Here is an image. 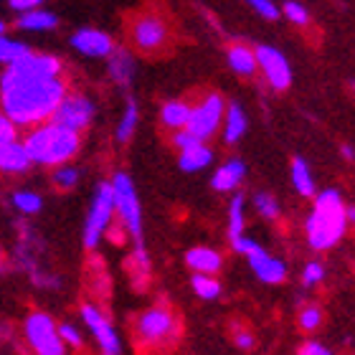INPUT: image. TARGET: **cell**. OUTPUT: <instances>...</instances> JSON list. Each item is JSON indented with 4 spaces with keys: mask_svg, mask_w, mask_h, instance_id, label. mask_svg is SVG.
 <instances>
[{
    "mask_svg": "<svg viewBox=\"0 0 355 355\" xmlns=\"http://www.w3.org/2000/svg\"><path fill=\"white\" fill-rule=\"evenodd\" d=\"M79 315H82V322L87 325L92 338L96 340L99 353L102 355H122V338H119L117 327L112 325V320L107 318L96 304L84 302Z\"/></svg>",
    "mask_w": 355,
    "mask_h": 355,
    "instance_id": "cell-11",
    "label": "cell"
},
{
    "mask_svg": "<svg viewBox=\"0 0 355 355\" xmlns=\"http://www.w3.org/2000/svg\"><path fill=\"white\" fill-rule=\"evenodd\" d=\"M284 15H287V21H292L295 26H307L310 23V13H307V8L295 3V0H289L284 3Z\"/></svg>",
    "mask_w": 355,
    "mask_h": 355,
    "instance_id": "cell-35",
    "label": "cell"
},
{
    "mask_svg": "<svg viewBox=\"0 0 355 355\" xmlns=\"http://www.w3.org/2000/svg\"><path fill=\"white\" fill-rule=\"evenodd\" d=\"M107 71H110V79L117 87H130L135 82V74H137V64H135V56L122 46H114V51L107 56Z\"/></svg>",
    "mask_w": 355,
    "mask_h": 355,
    "instance_id": "cell-16",
    "label": "cell"
},
{
    "mask_svg": "<svg viewBox=\"0 0 355 355\" xmlns=\"http://www.w3.org/2000/svg\"><path fill=\"white\" fill-rule=\"evenodd\" d=\"M3 33H6V23L0 21V36H3Z\"/></svg>",
    "mask_w": 355,
    "mask_h": 355,
    "instance_id": "cell-44",
    "label": "cell"
},
{
    "mask_svg": "<svg viewBox=\"0 0 355 355\" xmlns=\"http://www.w3.org/2000/svg\"><path fill=\"white\" fill-rule=\"evenodd\" d=\"M244 178H246L244 160L231 157V160H226L223 165H218V171L211 178V185H214V191H218V193H234L239 185L244 183Z\"/></svg>",
    "mask_w": 355,
    "mask_h": 355,
    "instance_id": "cell-17",
    "label": "cell"
},
{
    "mask_svg": "<svg viewBox=\"0 0 355 355\" xmlns=\"http://www.w3.org/2000/svg\"><path fill=\"white\" fill-rule=\"evenodd\" d=\"M23 145L28 150L33 165L41 168H56V165L71 163L82 150V135L71 132L56 122H41L36 127H28L23 137Z\"/></svg>",
    "mask_w": 355,
    "mask_h": 355,
    "instance_id": "cell-4",
    "label": "cell"
},
{
    "mask_svg": "<svg viewBox=\"0 0 355 355\" xmlns=\"http://www.w3.org/2000/svg\"><path fill=\"white\" fill-rule=\"evenodd\" d=\"M244 259L252 266L254 277L259 282H264V284H282V282H287V274H289L287 261L269 254L261 244L246 254Z\"/></svg>",
    "mask_w": 355,
    "mask_h": 355,
    "instance_id": "cell-13",
    "label": "cell"
},
{
    "mask_svg": "<svg viewBox=\"0 0 355 355\" xmlns=\"http://www.w3.org/2000/svg\"><path fill=\"white\" fill-rule=\"evenodd\" d=\"M196 142H203V140L193 137L188 130H175V132H173V145H175L178 153H180V150H185V148H191V145H196Z\"/></svg>",
    "mask_w": 355,
    "mask_h": 355,
    "instance_id": "cell-39",
    "label": "cell"
},
{
    "mask_svg": "<svg viewBox=\"0 0 355 355\" xmlns=\"http://www.w3.org/2000/svg\"><path fill=\"white\" fill-rule=\"evenodd\" d=\"M82 180V171L71 163H64V165H56L51 168V185L56 191H74L76 185Z\"/></svg>",
    "mask_w": 355,
    "mask_h": 355,
    "instance_id": "cell-29",
    "label": "cell"
},
{
    "mask_svg": "<svg viewBox=\"0 0 355 355\" xmlns=\"http://www.w3.org/2000/svg\"><path fill=\"white\" fill-rule=\"evenodd\" d=\"M59 26V18L53 13H49V10H26V13H21V18H18V28L23 31H51Z\"/></svg>",
    "mask_w": 355,
    "mask_h": 355,
    "instance_id": "cell-27",
    "label": "cell"
},
{
    "mask_svg": "<svg viewBox=\"0 0 355 355\" xmlns=\"http://www.w3.org/2000/svg\"><path fill=\"white\" fill-rule=\"evenodd\" d=\"M23 338L28 343L33 355H69L67 343L61 340L59 322L49 312H31L23 320Z\"/></svg>",
    "mask_w": 355,
    "mask_h": 355,
    "instance_id": "cell-7",
    "label": "cell"
},
{
    "mask_svg": "<svg viewBox=\"0 0 355 355\" xmlns=\"http://www.w3.org/2000/svg\"><path fill=\"white\" fill-rule=\"evenodd\" d=\"M13 140H18V125L8 117L6 112L0 110V148L8 145V142H13Z\"/></svg>",
    "mask_w": 355,
    "mask_h": 355,
    "instance_id": "cell-36",
    "label": "cell"
},
{
    "mask_svg": "<svg viewBox=\"0 0 355 355\" xmlns=\"http://www.w3.org/2000/svg\"><path fill=\"white\" fill-rule=\"evenodd\" d=\"M69 84L64 76H15L3 71L0 76V110L21 127H36L49 122Z\"/></svg>",
    "mask_w": 355,
    "mask_h": 355,
    "instance_id": "cell-1",
    "label": "cell"
},
{
    "mask_svg": "<svg viewBox=\"0 0 355 355\" xmlns=\"http://www.w3.org/2000/svg\"><path fill=\"white\" fill-rule=\"evenodd\" d=\"M132 333H135V340L140 343L142 348L163 350L178 340L180 325H178L175 312L168 304H155V307L142 310L135 318Z\"/></svg>",
    "mask_w": 355,
    "mask_h": 355,
    "instance_id": "cell-5",
    "label": "cell"
},
{
    "mask_svg": "<svg viewBox=\"0 0 355 355\" xmlns=\"http://www.w3.org/2000/svg\"><path fill=\"white\" fill-rule=\"evenodd\" d=\"M322 307L320 304H304L302 310L297 312V327L302 330V333H315L322 327Z\"/></svg>",
    "mask_w": 355,
    "mask_h": 355,
    "instance_id": "cell-31",
    "label": "cell"
},
{
    "mask_svg": "<svg viewBox=\"0 0 355 355\" xmlns=\"http://www.w3.org/2000/svg\"><path fill=\"white\" fill-rule=\"evenodd\" d=\"M254 53H257V64H259L266 84L274 92H287L292 84V69H289L287 56L274 46H257Z\"/></svg>",
    "mask_w": 355,
    "mask_h": 355,
    "instance_id": "cell-12",
    "label": "cell"
},
{
    "mask_svg": "<svg viewBox=\"0 0 355 355\" xmlns=\"http://www.w3.org/2000/svg\"><path fill=\"white\" fill-rule=\"evenodd\" d=\"M59 335L61 340L67 343V348H82L84 345V335L74 322H59Z\"/></svg>",
    "mask_w": 355,
    "mask_h": 355,
    "instance_id": "cell-34",
    "label": "cell"
},
{
    "mask_svg": "<svg viewBox=\"0 0 355 355\" xmlns=\"http://www.w3.org/2000/svg\"><path fill=\"white\" fill-rule=\"evenodd\" d=\"M130 41L137 51L157 53L171 41V28H168L165 18H160L157 13H140L130 23Z\"/></svg>",
    "mask_w": 355,
    "mask_h": 355,
    "instance_id": "cell-9",
    "label": "cell"
},
{
    "mask_svg": "<svg viewBox=\"0 0 355 355\" xmlns=\"http://www.w3.org/2000/svg\"><path fill=\"white\" fill-rule=\"evenodd\" d=\"M31 49L26 44H21V41H13V38H6L0 36V64H13V61H18L21 56H26Z\"/></svg>",
    "mask_w": 355,
    "mask_h": 355,
    "instance_id": "cell-32",
    "label": "cell"
},
{
    "mask_svg": "<svg viewBox=\"0 0 355 355\" xmlns=\"http://www.w3.org/2000/svg\"><path fill=\"white\" fill-rule=\"evenodd\" d=\"M246 127H249V119H246L244 107L239 102L226 104V112H223V122H221V137L226 145H236L241 137L246 135Z\"/></svg>",
    "mask_w": 355,
    "mask_h": 355,
    "instance_id": "cell-18",
    "label": "cell"
},
{
    "mask_svg": "<svg viewBox=\"0 0 355 355\" xmlns=\"http://www.w3.org/2000/svg\"><path fill=\"white\" fill-rule=\"evenodd\" d=\"M94 114H96V107L87 94H82V92H67V96L61 99V104L51 114V122L67 127L71 132L82 135L92 125Z\"/></svg>",
    "mask_w": 355,
    "mask_h": 355,
    "instance_id": "cell-10",
    "label": "cell"
},
{
    "mask_svg": "<svg viewBox=\"0 0 355 355\" xmlns=\"http://www.w3.org/2000/svg\"><path fill=\"white\" fill-rule=\"evenodd\" d=\"M246 231V196L244 193H234L229 203V241L244 236Z\"/></svg>",
    "mask_w": 355,
    "mask_h": 355,
    "instance_id": "cell-25",
    "label": "cell"
},
{
    "mask_svg": "<svg viewBox=\"0 0 355 355\" xmlns=\"http://www.w3.org/2000/svg\"><path fill=\"white\" fill-rule=\"evenodd\" d=\"M137 125H140V107H137L135 99H127L125 112H122V117H119L117 127H114V140L119 145H127L137 132Z\"/></svg>",
    "mask_w": 355,
    "mask_h": 355,
    "instance_id": "cell-24",
    "label": "cell"
},
{
    "mask_svg": "<svg viewBox=\"0 0 355 355\" xmlns=\"http://www.w3.org/2000/svg\"><path fill=\"white\" fill-rule=\"evenodd\" d=\"M348 231V216H345V200L340 191L327 188L315 193L312 211L304 221V236L312 252H330L340 244V239Z\"/></svg>",
    "mask_w": 355,
    "mask_h": 355,
    "instance_id": "cell-3",
    "label": "cell"
},
{
    "mask_svg": "<svg viewBox=\"0 0 355 355\" xmlns=\"http://www.w3.org/2000/svg\"><path fill=\"white\" fill-rule=\"evenodd\" d=\"M300 279H302V287H307V289L320 287L322 279H325V264H322V261H307V264L302 266Z\"/></svg>",
    "mask_w": 355,
    "mask_h": 355,
    "instance_id": "cell-33",
    "label": "cell"
},
{
    "mask_svg": "<svg viewBox=\"0 0 355 355\" xmlns=\"http://www.w3.org/2000/svg\"><path fill=\"white\" fill-rule=\"evenodd\" d=\"M41 3H44V0H8V6L13 8V10H18V13H26V10H36Z\"/></svg>",
    "mask_w": 355,
    "mask_h": 355,
    "instance_id": "cell-41",
    "label": "cell"
},
{
    "mask_svg": "<svg viewBox=\"0 0 355 355\" xmlns=\"http://www.w3.org/2000/svg\"><path fill=\"white\" fill-rule=\"evenodd\" d=\"M289 178H292V188H295L302 198H315L318 193V185H315V175H312V168L304 157L297 155L289 165Z\"/></svg>",
    "mask_w": 355,
    "mask_h": 355,
    "instance_id": "cell-22",
    "label": "cell"
},
{
    "mask_svg": "<svg viewBox=\"0 0 355 355\" xmlns=\"http://www.w3.org/2000/svg\"><path fill=\"white\" fill-rule=\"evenodd\" d=\"M246 3L252 6L254 13H259L266 21H277L279 18V8L274 6L272 0H246Z\"/></svg>",
    "mask_w": 355,
    "mask_h": 355,
    "instance_id": "cell-38",
    "label": "cell"
},
{
    "mask_svg": "<svg viewBox=\"0 0 355 355\" xmlns=\"http://www.w3.org/2000/svg\"><path fill=\"white\" fill-rule=\"evenodd\" d=\"M191 287L196 292V297L203 300V302H216L223 295V284L216 279L214 274H193Z\"/></svg>",
    "mask_w": 355,
    "mask_h": 355,
    "instance_id": "cell-26",
    "label": "cell"
},
{
    "mask_svg": "<svg viewBox=\"0 0 355 355\" xmlns=\"http://www.w3.org/2000/svg\"><path fill=\"white\" fill-rule=\"evenodd\" d=\"M297 355H333V350L327 348V345H322V343H318V340H307V343L300 345Z\"/></svg>",
    "mask_w": 355,
    "mask_h": 355,
    "instance_id": "cell-40",
    "label": "cell"
},
{
    "mask_svg": "<svg viewBox=\"0 0 355 355\" xmlns=\"http://www.w3.org/2000/svg\"><path fill=\"white\" fill-rule=\"evenodd\" d=\"M231 340L239 350H252L254 348V333L246 330L244 325H234L231 327Z\"/></svg>",
    "mask_w": 355,
    "mask_h": 355,
    "instance_id": "cell-37",
    "label": "cell"
},
{
    "mask_svg": "<svg viewBox=\"0 0 355 355\" xmlns=\"http://www.w3.org/2000/svg\"><path fill=\"white\" fill-rule=\"evenodd\" d=\"M110 185L114 196V216L125 229L127 239L132 241V257H130L132 277L140 282V287H145L150 279V257L145 249V223H142V203L137 198V188L125 171L114 173Z\"/></svg>",
    "mask_w": 355,
    "mask_h": 355,
    "instance_id": "cell-2",
    "label": "cell"
},
{
    "mask_svg": "<svg viewBox=\"0 0 355 355\" xmlns=\"http://www.w3.org/2000/svg\"><path fill=\"white\" fill-rule=\"evenodd\" d=\"M252 206L254 211L264 218V221H277L282 214V206H279V200L274 198L272 193H266V191H257L252 196Z\"/></svg>",
    "mask_w": 355,
    "mask_h": 355,
    "instance_id": "cell-30",
    "label": "cell"
},
{
    "mask_svg": "<svg viewBox=\"0 0 355 355\" xmlns=\"http://www.w3.org/2000/svg\"><path fill=\"white\" fill-rule=\"evenodd\" d=\"M33 168L28 150L23 140H13L0 148V173L3 175H26Z\"/></svg>",
    "mask_w": 355,
    "mask_h": 355,
    "instance_id": "cell-15",
    "label": "cell"
},
{
    "mask_svg": "<svg viewBox=\"0 0 355 355\" xmlns=\"http://www.w3.org/2000/svg\"><path fill=\"white\" fill-rule=\"evenodd\" d=\"M223 112H226V99L221 94L211 92L200 102L191 104V117H188L185 130L203 142L214 140L216 135H218V130H221Z\"/></svg>",
    "mask_w": 355,
    "mask_h": 355,
    "instance_id": "cell-8",
    "label": "cell"
},
{
    "mask_svg": "<svg viewBox=\"0 0 355 355\" xmlns=\"http://www.w3.org/2000/svg\"><path fill=\"white\" fill-rule=\"evenodd\" d=\"M112 223H114V196H112V185L107 180H102V183H96L94 196H92V203H89L87 211V221H84V249L94 252L96 246L102 244V239L107 236Z\"/></svg>",
    "mask_w": 355,
    "mask_h": 355,
    "instance_id": "cell-6",
    "label": "cell"
},
{
    "mask_svg": "<svg viewBox=\"0 0 355 355\" xmlns=\"http://www.w3.org/2000/svg\"><path fill=\"white\" fill-rule=\"evenodd\" d=\"M188 117H191V104L183 102V99H171V102H165L163 107H160V122H163V127H168L171 132L185 130Z\"/></svg>",
    "mask_w": 355,
    "mask_h": 355,
    "instance_id": "cell-23",
    "label": "cell"
},
{
    "mask_svg": "<svg viewBox=\"0 0 355 355\" xmlns=\"http://www.w3.org/2000/svg\"><path fill=\"white\" fill-rule=\"evenodd\" d=\"M340 155L348 160V163H353L355 160V148H350V145H340Z\"/></svg>",
    "mask_w": 355,
    "mask_h": 355,
    "instance_id": "cell-42",
    "label": "cell"
},
{
    "mask_svg": "<svg viewBox=\"0 0 355 355\" xmlns=\"http://www.w3.org/2000/svg\"><path fill=\"white\" fill-rule=\"evenodd\" d=\"M185 264L193 274H218L223 266L221 252H216L211 246H193L191 252L185 254Z\"/></svg>",
    "mask_w": 355,
    "mask_h": 355,
    "instance_id": "cell-19",
    "label": "cell"
},
{
    "mask_svg": "<svg viewBox=\"0 0 355 355\" xmlns=\"http://www.w3.org/2000/svg\"><path fill=\"white\" fill-rule=\"evenodd\" d=\"M71 46L76 51L89 56V59H107L112 51H114V41H112L110 33L96 28H82L71 36Z\"/></svg>",
    "mask_w": 355,
    "mask_h": 355,
    "instance_id": "cell-14",
    "label": "cell"
},
{
    "mask_svg": "<svg viewBox=\"0 0 355 355\" xmlns=\"http://www.w3.org/2000/svg\"><path fill=\"white\" fill-rule=\"evenodd\" d=\"M211 163H214V150L208 148V142H196L178 153V168L183 173H200Z\"/></svg>",
    "mask_w": 355,
    "mask_h": 355,
    "instance_id": "cell-20",
    "label": "cell"
},
{
    "mask_svg": "<svg viewBox=\"0 0 355 355\" xmlns=\"http://www.w3.org/2000/svg\"><path fill=\"white\" fill-rule=\"evenodd\" d=\"M345 216H348V223H355V206H345Z\"/></svg>",
    "mask_w": 355,
    "mask_h": 355,
    "instance_id": "cell-43",
    "label": "cell"
},
{
    "mask_svg": "<svg viewBox=\"0 0 355 355\" xmlns=\"http://www.w3.org/2000/svg\"><path fill=\"white\" fill-rule=\"evenodd\" d=\"M226 59H229L231 71L239 76H246V79L257 74V69H259L257 53H254L252 46H246V44H231L229 51H226Z\"/></svg>",
    "mask_w": 355,
    "mask_h": 355,
    "instance_id": "cell-21",
    "label": "cell"
},
{
    "mask_svg": "<svg viewBox=\"0 0 355 355\" xmlns=\"http://www.w3.org/2000/svg\"><path fill=\"white\" fill-rule=\"evenodd\" d=\"M10 203L21 216H36L41 214L44 208V198L38 196L36 191H28V188H21V191L10 193Z\"/></svg>",
    "mask_w": 355,
    "mask_h": 355,
    "instance_id": "cell-28",
    "label": "cell"
}]
</instances>
